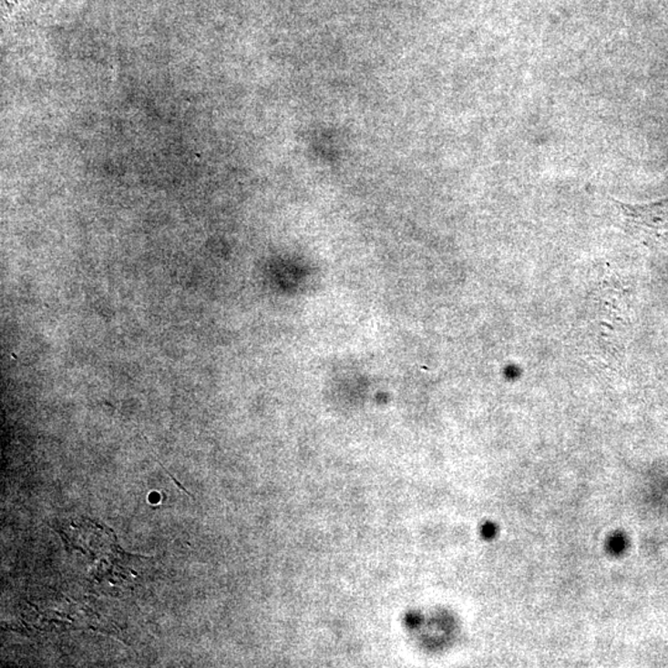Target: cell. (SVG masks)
I'll return each instance as SVG.
<instances>
[{"label":"cell","mask_w":668,"mask_h":668,"mask_svg":"<svg viewBox=\"0 0 668 668\" xmlns=\"http://www.w3.org/2000/svg\"><path fill=\"white\" fill-rule=\"evenodd\" d=\"M616 204L630 233L653 243H668V197L646 204Z\"/></svg>","instance_id":"6da1fadb"}]
</instances>
